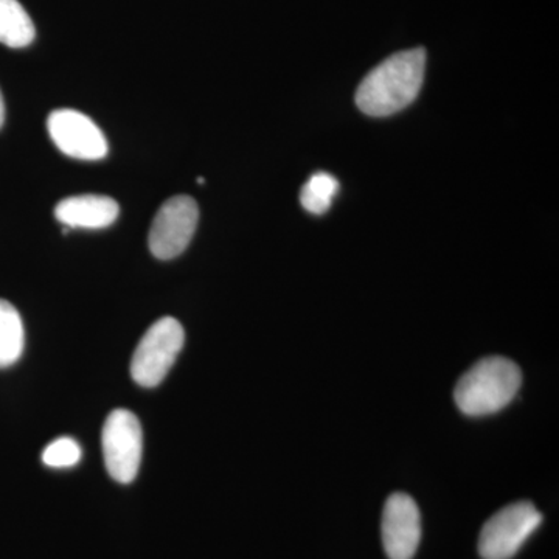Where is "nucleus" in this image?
Here are the masks:
<instances>
[{
	"mask_svg": "<svg viewBox=\"0 0 559 559\" xmlns=\"http://www.w3.org/2000/svg\"><path fill=\"white\" fill-rule=\"evenodd\" d=\"M425 70L426 50L421 47L392 55L359 84V109L370 117H388L407 108L421 90Z\"/></svg>",
	"mask_w": 559,
	"mask_h": 559,
	"instance_id": "obj_1",
	"label": "nucleus"
},
{
	"mask_svg": "<svg viewBox=\"0 0 559 559\" xmlns=\"http://www.w3.org/2000/svg\"><path fill=\"white\" fill-rule=\"evenodd\" d=\"M521 384L522 371L513 360L489 356L460 378L454 399L468 417H487L506 409L516 399Z\"/></svg>",
	"mask_w": 559,
	"mask_h": 559,
	"instance_id": "obj_2",
	"label": "nucleus"
},
{
	"mask_svg": "<svg viewBox=\"0 0 559 559\" xmlns=\"http://www.w3.org/2000/svg\"><path fill=\"white\" fill-rule=\"evenodd\" d=\"M183 341L186 333L178 320L164 318L154 322L132 356V380L142 388L159 385L175 366Z\"/></svg>",
	"mask_w": 559,
	"mask_h": 559,
	"instance_id": "obj_3",
	"label": "nucleus"
},
{
	"mask_svg": "<svg viewBox=\"0 0 559 559\" xmlns=\"http://www.w3.org/2000/svg\"><path fill=\"white\" fill-rule=\"evenodd\" d=\"M543 522V514L527 500L499 510L485 522L479 536L484 559H511Z\"/></svg>",
	"mask_w": 559,
	"mask_h": 559,
	"instance_id": "obj_4",
	"label": "nucleus"
},
{
	"mask_svg": "<svg viewBox=\"0 0 559 559\" xmlns=\"http://www.w3.org/2000/svg\"><path fill=\"white\" fill-rule=\"evenodd\" d=\"M103 457L109 476L131 484L142 462L143 436L139 418L127 409L112 411L102 432Z\"/></svg>",
	"mask_w": 559,
	"mask_h": 559,
	"instance_id": "obj_5",
	"label": "nucleus"
},
{
	"mask_svg": "<svg viewBox=\"0 0 559 559\" xmlns=\"http://www.w3.org/2000/svg\"><path fill=\"white\" fill-rule=\"evenodd\" d=\"M200 221V207L193 198L173 197L165 202L151 224L148 245L159 260L180 255L190 245Z\"/></svg>",
	"mask_w": 559,
	"mask_h": 559,
	"instance_id": "obj_6",
	"label": "nucleus"
},
{
	"mask_svg": "<svg viewBox=\"0 0 559 559\" xmlns=\"http://www.w3.org/2000/svg\"><path fill=\"white\" fill-rule=\"evenodd\" d=\"M47 130L58 150L73 159L98 160L108 154L105 134L80 110H53L47 119Z\"/></svg>",
	"mask_w": 559,
	"mask_h": 559,
	"instance_id": "obj_7",
	"label": "nucleus"
},
{
	"mask_svg": "<svg viewBox=\"0 0 559 559\" xmlns=\"http://www.w3.org/2000/svg\"><path fill=\"white\" fill-rule=\"evenodd\" d=\"M382 544L389 559H412L421 539V514L411 496H390L382 513Z\"/></svg>",
	"mask_w": 559,
	"mask_h": 559,
	"instance_id": "obj_8",
	"label": "nucleus"
},
{
	"mask_svg": "<svg viewBox=\"0 0 559 559\" xmlns=\"http://www.w3.org/2000/svg\"><path fill=\"white\" fill-rule=\"evenodd\" d=\"M119 204L109 197L81 194L62 200L55 218L69 229H105L119 218Z\"/></svg>",
	"mask_w": 559,
	"mask_h": 559,
	"instance_id": "obj_9",
	"label": "nucleus"
},
{
	"mask_svg": "<svg viewBox=\"0 0 559 559\" xmlns=\"http://www.w3.org/2000/svg\"><path fill=\"white\" fill-rule=\"evenodd\" d=\"M36 31L32 17L17 0H0V43L11 49L31 46Z\"/></svg>",
	"mask_w": 559,
	"mask_h": 559,
	"instance_id": "obj_10",
	"label": "nucleus"
},
{
	"mask_svg": "<svg viewBox=\"0 0 559 559\" xmlns=\"http://www.w3.org/2000/svg\"><path fill=\"white\" fill-rule=\"evenodd\" d=\"M25 333L20 312L0 299V369L13 366L24 352Z\"/></svg>",
	"mask_w": 559,
	"mask_h": 559,
	"instance_id": "obj_11",
	"label": "nucleus"
},
{
	"mask_svg": "<svg viewBox=\"0 0 559 559\" xmlns=\"http://www.w3.org/2000/svg\"><path fill=\"white\" fill-rule=\"evenodd\" d=\"M337 191H340V182L333 175L323 171L316 173L301 189V205L314 215H322L331 207V202Z\"/></svg>",
	"mask_w": 559,
	"mask_h": 559,
	"instance_id": "obj_12",
	"label": "nucleus"
},
{
	"mask_svg": "<svg viewBox=\"0 0 559 559\" xmlns=\"http://www.w3.org/2000/svg\"><path fill=\"white\" fill-rule=\"evenodd\" d=\"M80 459V444L70 437L55 440L43 452L44 465L50 466V468H70V466H75Z\"/></svg>",
	"mask_w": 559,
	"mask_h": 559,
	"instance_id": "obj_13",
	"label": "nucleus"
},
{
	"mask_svg": "<svg viewBox=\"0 0 559 559\" xmlns=\"http://www.w3.org/2000/svg\"><path fill=\"white\" fill-rule=\"evenodd\" d=\"M3 120H5V105H3L2 92H0V128H2Z\"/></svg>",
	"mask_w": 559,
	"mask_h": 559,
	"instance_id": "obj_14",
	"label": "nucleus"
}]
</instances>
